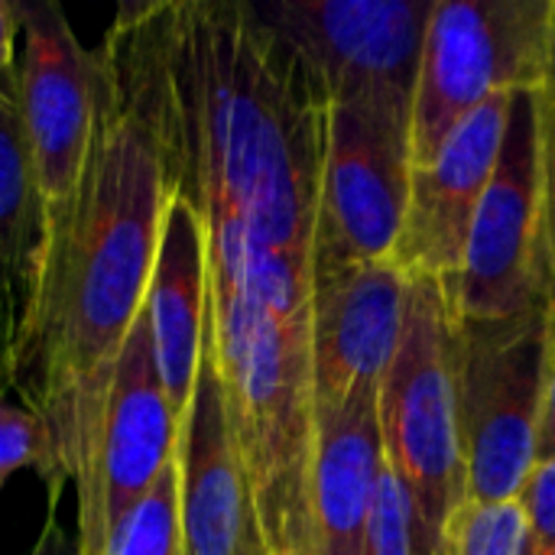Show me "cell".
Here are the masks:
<instances>
[{"instance_id": "17", "label": "cell", "mask_w": 555, "mask_h": 555, "mask_svg": "<svg viewBox=\"0 0 555 555\" xmlns=\"http://www.w3.org/2000/svg\"><path fill=\"white\" fill-rule=\"evenodd\" d=\"M384 472V439L377 390L341 403H315V446L309 472V514L315 555H367V520L377 478Z\"/></svg>"}, {"instance_id": "23", "label": "cell", "mask_w": 555, "mask_h": 555, "mask_svg": "<svg viewBox=\"0 0 555 555\" xmlns=\"http://www.w3.org/2000/svg\"><path fill=\"white\" fill-rule=\"evenodd\" d=\"M520 504L527 511V555H555V459H540Z\"/></svg>"}, {"instance_id": "16", "label": "cell", "mask_w": 555, "mask_h": 555, "mask_svg": "<svg viewBox=\"0 0 555 555\" xmlns=\"http://www.w3.org/2000/svg\"><path fill=\"white\" fill-rule=\"evenodd\" d=\"M143 312L159 380L182 429L208 325V231L195 205L176 192H169L166 202Z\"/></svg>"}, {"instance_id": "21", "label": "cell", "mask_w": 555, "mask_h": 555, "mask_svg": "<svg viewBox=\"0 0 555 555\" xmlns=\"http://www.w3.org/2000/svg\"><path fill=\"white\" fill-rule=\"evenodd\" d=\"M367 555H429L426 533L420 524V511L413 504L410 488L397 478V472L384 459V472L377 478L374 507L367 520Z\"/></svg>"}, {"instance_id": "11", "label": "cell", "mask_w": 555, "mask_h": 555, "mask_svg": "<svg viewBox=\"0 0 555 555\" xmlns=\"http://www.w3.org/2000/svg\"><path fill=\"white\" fill-rule=\"evenodd\" d=\"M179 452V420L159 380L146 312L120 351L88 494L78 501L81 555H111L124 520Z\"/></svg>"}, {"instance_id": "19", "label": "cell", "mask_w": 555, "mask_h": 555, "mask_svg": "<svg viewBox=\"0 0 555 555\" xmlns=\"http://www.w3.org/2000/svg\"><path fill=\"white\" fill-rule=\"evenodd\" d=\"M111 555H185L179 511V452L146 491L140 507L124 520Z\"/></svg>"}, {"instance_id": "20", "label": "cell", "mask_w": 555, "mask_h": 555, "mask_svg": "<svg viewBox=\"0 0 555 555\" xmlns=\"http://www.w3.org/2000/svg\"><path fill=\"white\" fill-rule=\"evenodd\" d=\"M449 555H527V511L520 501H465L446 527Z\"/></svg>"}, {"instance_id": "5", "label": "cell", "mask_w": 555, "mask_h": 555, "mask_svg": "<svg viewBox=\"0 0 555 555\" xmlns=\"http://www.w3.org/2000/svg\"><path fill=\"white\" fill-rule=\"evenodd\" d=\"M553 299L514 319H459L455 377L465 498L520 501L537 459L550 371Z\"/></svg>"}, {"instance_id": "6", "label": "cell", "mask_w": 555, "mask_h": 555, "mask_svg": "<svg viewBox=\"0 0 555 555\" xmlns=\"http://www.w3.org/2000/svg\"><path fill=\"white\" fill-rule=\"evenodd\" d=\"M555 0H436L413 91L410 150L426 166L488 98L540 91Z\"/></svg>"}, {"instance_id": "28", "label": "cell", "mask_w": 555, "mask_h": 555, "mask_svg": "<svg viewBox=\"0 0 555 555\" xmlns=\"http://www.w3.org/2000/svg\"><path fill=\"white\" fill-rule=\"evenodd\" d=\"M439 555H449V550H446V546H442V553H439Z\"/></svg>"}, {"instance_id": "18", "label": "cell", "mask_w": 555, "mask_h": 555, "mask_svg": "<svg viewBox=\"0 0 555 555\" xmlns=\"http://www.w3.org/2000/svg\"><path fill=\"white\" fill-rule=\"evenodd\" d=\"M16 472H36L49 488V507L59 511L62 488L68 481L49 426L26 403H10L0 393V488Z\"/></svg>"}, {"instance_id": "9", "label": "cell", "mask_w": 555, "mask_h": 555, "mask_svg": "<svg viewBox=\"0 0 555 555\" xmlns=\"http://www.w3.org/2000/svg\"><path fill=\"white\" fill-rule=\"evenodd\" d=\"M23 49L13 65V101L29 163L49 208L52 241L68 221L98 117L101 62L85 49L59 3H20Z\"/></svg>"}, {"instance_id": "2", "label": "cell", "mask_w": 555, "mask_h": 555, "mask_svg": "<svg viewBox=\"0 0 555 555\" xmlns=\"http://www.w3.org/2000/svg\"><path fill=\"white\" fill-rule=\"evenodd\" d=\"M166 202L156 146L101 68L91 153L52 241L39 328L13 387L49 426L78 501L91 488L120 351L143 312Z\"/></svg>"}, {"instance_id": "15", "label": "cell", "mask_w": 555, "mask_h": 555, "mask_svg": "<svg viewBox=\"0 0 555 555\" xmlns=\"http://www.w3.org/2000/svg\"><path fill=\"white\" fill-rule=\"evenodd\" d=\"M52 260L49 208L23 140L13 88L0 91V393L29 358Z\"/></svg>"}, {"instance_id": "1", "label": "cell", "mask_w": 555, "mask_h": 555, "mask_svg": "<svg viewBox=\"0 0 555 555\" xmlns=\"http://www.w3.org/2000/svg\"><path fill=\"white\" fill-rule=\"evenodd\" d=\"M166 189L205 224L312 260L328 98L254 3H124L98 46Z\"/></svg>"}, {"instance_id": "8", "label": "cell", "mask_w": 555, "mask_h": 555, "mask_svg": "<svg viewBox=\"0 0 555 555\" xmlns=\"http://www.w3.org/2000/svg\"><path fill=\"white\" fill-rule=\"evenodd\" d=\"M449 289L459 319H514L553 299L540 153V94L514 91L504 146L478 205L462 273Z\"/></svg>"}, {"instance_id": "7", "label": "cell", "mask_w": 555, "mask_h": 555, "mask_svg": "<svg viewBox=\"0 0 555 555\" xmlns=\"http://www.w3.org/2000/svg\"><path fill=\"white\" fill-rule=\"evenodd\" d=\"M413 98L358 94L328 101L312 260H393L410 198Z\"/></svg>"}, {"instance_id": "13", "label": "cell", "mask_w": 555, "mask_h": 555, "mask_svg": "<svg viewBox=\"0 0 555 555\" xmlns=\"http://www.w3.org/2000/svg\"><path fill=\"white\" fill-rule=\"evenodd\" d=\"M511 98L514 91L488 98L426 166H413L406 215L393 250V263L406 276H436L446 286L459 280L478 205L504 146Z\"/></svg>"}, {"instance_id": "3", "label": "cell", "mask_w": 555, "mask_h": 555, "mask_svg": "<svg viewBox=\"0 0 555 555\" xmlns=\"http://www.w3.org/2000/svg\"><path fill=\"white\" fill-rule=\"evenodd\" d=\"M208 332L267 550L315 553L309 514L315 446L309 322L276 319L250 296L208 283Z\"/></svg>"}, {"instance_id": "25", "label": "cell", "mask_w": 555, "mask_h": 555, "mask_svg": "<svg viewBox=\"0 0 555 555\" xmlns=\"http://www.w3.org/2000/svg\"><path fill=\"white\" fill-rule=\"evenodd\" d=\"M540 459H555V299L550 315V371H546V400L540 420Z\"/></svg>"}, {"instance_id": "12", "label": "cell", "mask_w": 555, "mask_h": 555, "mask_svg": "<svg viewBox=\"0 0 555 555\" xmlns=\"http://www.w3.org/2000/svg\"><path fill=\"white\" fill-rule=\"evenodd\" d=\"M410 302V276L393 263L312 260V384L315 403H341L380 390L397 358Z\"/></svg>"}, {"instance_id": "27", "label": "cell", "mask_w": 555, "mask_h": 555, "mask_svg": "<svg viewBox=\"0 0 555 555\" xmlns=\"http://www.w3.org/2000/svg\"><path fill=\"white\" fill-rule=\"evenodd\" d=\"M280 555H315L312 550H293V553H280Z\"/></svg>"}, {"instance_id": "10", "label": "cell", "mask_w": 555, "mask_h": 555, "mask_svg": "<svg viewBox=\"0 0 555 555\" xmlns=\"http://www.w3.org/2000/svg\"><path fill=\"white\" fill-rule=\"evenodd\" d=\"M436 0H270L267 29L312 72L328 101L413 98Z\"/></svg>"}, {"instance_id": "22", "label": "cell", "mask_w": 555, "mask_h": 555, "mask_svg": "<svg viewBox=\"0 0 555 555\" xmlns=\"http://www.w3.org/2000/svg\"><path fill=\"white\" fill-rule=\"evenodd\" d=\"M540 94V153H543V198H546V250H550V293L555 299V7L550 33V62Z\"/></svg>"}, {"instance_id": "4", "label": "cell", "mask_w": 555, "mask_h": 555, "mask_svg": "<svg viewBox=\"0 0 555 555\" xmlns=\"http://www.w3.org/2000/svg\"><path fill=\"white\" fill-rule=\"evenodd\" d=\"M459 315L436 276H410L406 325L377 390L384 459L410 488L429 555L465 498V452L455 377Z\"/></svg>"}, {"instance_id": "26", "label": "cell", "mask_w": 555, "mask_h": 555, "mask_svg": "<svg viewBox=\"0 0 555 555\" xmlns=\"http://www.w3.org/2000/svg\"><path fill=\"white\" fill-rule=\"evenodd\" d=\"M29 555H81L78 537H68L62 530V524H59V517H55L52 507H49V517L42 524V533H39V540H36V546H33Z\"/></svg>"}, {"instance_id": "24", "label": "cell", "mask_w": 555, "mask_h": 555, "mask_svg": "<svg viewBox=\"0 0 555 555\" xmlns=\"http://www.w3.org/2000/svg\"><path fill=\"white\" fill-rule=\"evenodd\" d=\"M16 33H20V3L0 0V91H10L13 88Z\"/></svg>"}, {"instance_id": "14", "label": "cell", "mask_w": 555, "mask_h": 555, "mask_svg": "<svg viewBox=\"0 0 555 555\" xmlns=\"http://www.w3.org/2000/svg\"><path fill=\"white\" fill-rule=\"evenodd\" d=\"M179 511L185 555H270L231 433L208 325L195 393L179 429Z\"/></svg>"}]
</instances>
